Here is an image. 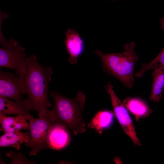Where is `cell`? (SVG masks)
Instances as JSON below:
<instances>
[{"instance_id":"cell-1","label":"cell","mask_w":164,"mask_h":164,"mask_svg":"<svg viewBox=\"0 0 164 164\" xmlns=\"http://www.w3.org/2000/svg\"><path fill=\"white\" fill-rule=\"evenodd\" d=\"M27 67L23 78L26 99L31 110L37 111L38 117L49 115L50 108L52 106L48 96V86L51 80L53 70L50 66L44 67L38 61L33 55L27 57Z\"/></svg>"},{"instance_id":"cell-2","label":"cell","mask_w":164,"mask_h":164,"mask_svg":"<svg viewBox=\"0 0 164 164\" xmlns=\"http://www.w3.org/2000/svg\"><path fill=\"white\" fill-rule=\"evenodd\" d=\"M50 94L54 101V106L49 116L54 124H59L71 129L75 135L85 132L86 125L82 113L86 96L79 91L73 98L64 97L55 91Z\"/></svg>"},{"instance_id":"cell-3","label":"cell","mask_w":164,"mask_h":164,"mask_svg":"<svg viewBox=\"0 0 164 164\" xmlns=\"http://www.w3.org/2000/svg\"><path fill=\"white\" fill-rule=\"evenodd\" d=\"M135 45L132 42L127 43L124 46L125 51L117 53L105 54L99 50H94L101 60L105 72L130 89L134 85V68L138 58L135 50Z\"/></svg>"},{"instance_id":"cell-4","label":"cell","mask_w":164,"mask_h":164,"mask_svg":"<svg viewBox=\"0 0 164 164\" xmlns=\"http://www.w3.org/2000/svg\"><path fill=\"white\" fill-rule=\"evenodd\" d=\"M29 127L28 140L24 143L31 150L30 155H36L40 150L47 148L46 138L49 129L53 122L48 115L34 118L29 122Z\"/></svg>"},{"instance_id":"cell-5","label":"cell","mask_w":164,"mask_h":164,"mask_svg":"<svg viewBox=\"0 0 164 164\" xmlns=\"http://www.w3.org/2000/svg\"><path fill=\"white\" fill-rule=\"evenodd\" d=\"M105 89L110 96L113 112L119 124L133 143L140 146V142L137 137L134 124L127 109L115 94L113 87L110 82Z\"/></svg>"},{"instance_id":"cell-6","label":"cell","mask_w":164,"mask_h":164,"mask_svg":"<svg viewBox=\"0 0 164 164\" xmlns=\"http://www.w3.org/2000/svg\"><path fill=\"white\" fill-rule=\"evenodd\" d=\"M25 49L15 41L12 47L0 48V67L14 70L23 79L27 67Z\"/></svg>"},{"instance_id":"cell-7","label":"cell","mask_w":164,"mask_h":164,"mask_svg":"<svg viewBox=\"0 0 164 164\" xmlns=\"http://www.w3.org/2000/svg\"><path fill=\"white\" fill-rule=\"evenodd\" d=\"M25 93L22 78L18 75L0 70V96L21 102Z\"/></svg>"},{"instance_id":"cell-8","label":"cell","mask_w":164,"mask_h":164,"mask_svg":"<svg viewBox=\"0 0 164 164\" xmlns=\"http://www.w3.org/2000/svg\"><path fill=\"white\" fill-rule=\"evenodd\" d=\"M30 110V106L26 99L18 102L0 96V114L22 115L29 122L34 118L29 112Z\"/></svg>"},{"instance_id":"cell-9","label":"cell","mask_w":164,"mask_h":164,"mask_svg":"<svg viewBox=\"0 0 164 164\" xmlns=\"http://www.w3.org/2000/svg\"><path fill=\"white\" fill-rule=\"evenodd\" d=\"M67 128L59 124H53L50 127L46 138L48 148L60 150L69 143L70 138Z\"/></svg>"},{"instance_id":"cell-10","label":"cell","mask_w":164,"mask_h":164,"mask_svg":"<svg viewBox=\"0 0 164 164\" xmlns=\"http://www.w3.org/2000/svg\"><path fill=\"white\" fill-rule=\"evenodd\" d=\"M65 42L69 55L68 61L71 64H74L77 62L78 58L83 51V41L76 31L68 29L66 33Z\"/></svg>"},{"instance_id":"cell-11","label":"cell","mask_w":164,"mask_h":164,"mask_svg":"<svg viewBox=\"0 0 164 164\" xmlns=\"http://www.w3.org/2000/svg\"><path fill=\"white\" fill-rule=\"evenodd\" d=\"M124 105L135 116L138 121L148 117L152 111L148 105L142 100L137 97H128L122 102Z\"/></svg>"},{"instance_id":"cell-12","label":"cell","mask_w":164,"mask_h":164,"mask_svg":"<svg viewBox=\"0 0 164 164\" xmlns=\"http://www.w3.org/2000/svg\"><path fill=\"white\" fill-rule=\"evenodd\" d=\"M27 120L22 115L12 117L0 114V130L5 133L29 130V125Z\"/></svg>"},{"instance_id":"cell-13","label":"cell","mask_w":164,"mask_h":164,"mask_svg":"<svg viewBox=\"0 0 164 164\" xmlns=\"http://www.w3.org/2000/svg\"><path fill=\"white\" fill-rule=\"evenodd\" d=\"M114 114L112 111L104 110L98 111L88 124V127L94 129L99 134L111 126Z\"/></svg>"},{"instance_id":"cell-14","label":"cell","mask_w":164,"mask_h":164,"mask_svg":"<svg viewBox=\"0 0 164 164\" xmlns=\"http://www.w3.org/2000/svg\"><path fill=\"white\" fill-rule=\"evenodd\" d=\"M29 135L28 132L20 131L4 133L0 138V147H12L18 150L22 144L27 142Z\"/></svg>"},{"instance_id":"cell-15","label":"cell","mask_w":164,"mask_h":164,"mask_svg":"<svg viewBox=\"0 0 164 164\" xmlns=\"http://www.w3.org/2000/svg\"><path fill=\"white\" fill-rule=\"evenodd\" d=\"M152 75V84L149 100L154 102H159L164 90V66L154 70Z\"/></svg>"},{"instance_id":"cell-16","label":"cell","mask_w":164,"mask_h":164,"mask_svg":"<svg viewBox=\"0 0 164 164\" xmlns=\"http://www.w3.org/2000/svg\"><path fill=\"white\" fill-rule=\"evenodd\" d=\"M164 66V47L157 56L150 62L142 64L140 70L134 75L136 78H142L147 71Z\"/></svg>"},{"instance_id":"cell-17","label":"cell","mask_w":164,"mask_h":164,"mask_svg":"<svg viewBox=\"0 0 164 164\" xmlns=\"http://www.w3.org/2000/svg\"><path fill=\"white\" fill-rule=\"evenodd\" d=\"M7 156L10 158L12 164H34L36 161H30L20 152L10 151L6 153Z\"/></svg>"},{"instance_id":"cell-18","label":"cell","mask_w":164,"mask_h":164,"mask_svg":"<svg viewBox=\"0 0 164 164\" xmlns=\"http://www.w3.org/2000/svg\"><path fill=\"white\" fill-rule=\"evenodd\" d=\"M160 22L161 25V29L164 30V17L160 19Z\"/></svg>"},{"instance_id":"cell-19","label":"cell","mask_w":164,"mask_h":164,"mask_svg":"<svg viewBox=\"0 0 164 164\" xmlns=\"http://www.w3.org/2000/svg\"></svg>"},{"instance_id":"cell-20","label":"cell","mask_w":164,"mask_h":164,"mask_svg":"<svg viewBox=\"0 0 164 164\" xmlns=\"http://www.w3.org/2000/svg\"></svg>"}]
</instances>
